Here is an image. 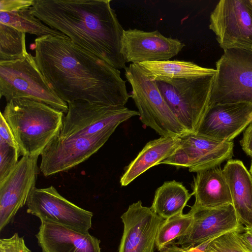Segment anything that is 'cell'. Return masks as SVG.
Here are the masks:
<instances>
[{
    "mask_svg": "<svg viewBox=\"0 0 252 252\" xmlns=\"http://www.w3.org/2000/svg\"><path fill=\"white\" fill-rule=\"evenodd\" d=\"M31 47L46 81L67 103L124 107L130 97L119 69L67 36L37 37Z\"/></svg>",
    "mask_w": 252,
    "mask_h": 252,
    "instance_id": "cell-1",
    "label": "cell"
},
{
    "mask_svg": "<svg viewBox=\"0 0 252 252\" xmlns=\"http://www.w3.org/2000/svg\"><path fill=\"white\" fill-rule=\"evenodd\" d=\"M110 0H33L31 12L117 69H125L121 54L124 30Z\"/></svg>",
    "mask_w": 252,
    "mask_h": 252,
    "instance_id": "cell-2",
    "label": "cell"
},
{
    "mask_svg": "<svg viewBox=\"0 0 252 252\" xmlns=\"http://www.w3.org/2000/svg\"><path fill=\"white\" fill-rule=\"evenodd\" d=\"M63 112L27 98L6 102L2 114L10 126L22 156L39 157L61 132Z\"/></svg>",
    "mask_w": 252,
    "mask_h": 252,
    "instance_id": "cell-3",
    "label": "cell"
},
{
    "mask_svg": "<svg viewBox=\"0 0 252 252\" xmlns=\"http://www.w3.org/2000/svg\"><path fill=\"white\" fill-rule=\"evenodd\" d=\"M6 102L27 98L46 104L66 113L68 104L53 91L30 53L22 58L0 61V97Z\"/></svg>",
    "mask_w": 252,
    "mask_h": 252,
    "instance_id": "cell-4",
    "label": "cell"
},
{
    "mask_svg": "<svg viewBox=\"0 0 252 252\" xmlns=\"http://www.w3.org/2000/svg\"><path fill=\"white\" fill-rule=\"evenodd\" d=\"M125 69L126 78L132 89L130 97L143 124L161 136L182 137L189 133L169 107L156 81L143 67L131 63Z\"/></svg>",
    "mask_w": 252,
    "mask_h": 252,
    "instance_id": "cell-5",
    "label": "cell"
},
{
    "mask_svg": "<svg viewBox=\"0 0 252 252\" xmlns=\"http://www.w3.org/2000/svg\"><path fill=\"white\" fill-rule=\"evenodd\" d=\"M217 72L189 79L155 80L169 107L189 133H196L209 107Z\"/></svg>",
    "mask_w": 252,
    "mask_h": 252,
    "instance_id": "cell-6",
    "label": "cell"
},
{
    "mask_svg": "<svg viewBox=\"0 0 252 252\" xmlns=\"http://www.w3.org/2000/svg\"><path fill=\"white\" fill-rule=\"evenodd\" d=\"M209 105L252 102V49H229L216 63Z\"/></svg>",
    "mask_w": 252,
    "mask_h": 252,
    "instance_id": "cell-7",
    "label": "cell"
},
{
    "mask_svg": "<svg viewBox=\"0 0 252 252\" xmlns=\"http://www.w3.org/2000/svg\"><path fill=\"white\" fill-rule=\"evenodd\" d=\"M209 29L223 50L252 49L251 0H221L210 17Z\"/></svg>",
    "mask_w": 252,
    "mask_h": 252,
    "instance_id": "cell-8",
    "label": "cell"
},
{
    "mask_svg": "<svg viewBox=\"0 0 252 252\" xmlns=\"http://www.w3.org/2000/svg\"><path fill=\"white\" fill-rule=\"evenodd\" d=\"M117 127H111L90 136L65 138L57 136L41 155L40 171L48 177L84 162L102 147Z\"/></svg>",
    "mask_w": 252,
    "mask_h": 252,
    "instance_id": "cell-9",
    "label": "cell"
},
{
    "mask_svg": "<svg viewBox=\"0 0 252 252\" xmlns=\"http://www.w3.org/2000/svg\"><path fill=\"white\" fill-rule=\"evenodd\" d=\"M68 110L64 117L59 135L65 138L90 136L122 123L135 116L137 111L127 107H115L83 101L67 103Z\"/></svg>",
    "mask_w": 252,
    "mask_h": 252,
    "instance_id": "cell-10",
    "label": "cell"
},
{
    "mask_svg": "<svg viewBox=\"0 0 252 252\" xmlns=\"http://www.w3.org/2000/svg\"><path fill=\"white\" fill-rule=\"evenodd\" d=\"M27 212L47 221L84 233L92 227V212L85 210L62 196L53 186L34 188L27 201Z\"/></svg>",
    "mask_w": 252,
    "mask_h": 252,
    "instance_id": "cell-11",
    "label": "cell"
},
{
    "mask_svg": "<svg viewBox=\"0 0 252 252\" xmlns=\"http://www.w3.org/2000/svg\"><path fill=\"white\" fill-rule=\"evenodd\" d=\"M180 138L174 153L160 164L188 168L189 172L197 173L219 166L233 156V141L220 142L197 133H189Z\"/></svg>",
    "mask_w": 252,
    "mask_h": 252,
    "instance_id": "cell-12",
    "label": "cell"
},
{
    "mask_svg": "<svg viewBox=\"0 0 252 252\" xmlns=\"http://www.w3.org/2000/svg\"><path fill=\"white\" fill-rule=\"evenodd\" d=\"M38 157L22 156L7 177L0 183V231L26 203L35 188Z\"/></svg>",
    "mask_w": 252,
    "mask_h": 252,
    "instance_id": "cell-13",
    "label": "cell"
},
{
    "mask_svg": "<svg viewBox=\"0 0 252 252\" xmlns=\"http://www.w3.org/2000/svg\"><path fill=\"white\" fill-rule=\"evenodd\" d=\"M252 123V102L217 103L209 105L196 133L230 142Z\"/></svg>",
    "mask_w": 252,
    "mask_h": 252,
    "instance_id": "cell-14",
    "label": "cell"
},
{
    "mask_svg": "<svg viewBox=\"0 0 252 252\" xmlns=\"http://www.w3.org/2000/svg\"><path fill=\"white\" fill-rule=\"evenodd\" d=\"M185 46L179 40L165 37L158 30L129 29L124 31L121 54L126 63L133 64L167 61L177 56Z\"/></svg>",
    "mask_w": 252,
    "mask_h": 252,
    "instance_id": "cell-15",
    "label": "cell"
},
{
    "mask_svg": "<svg viewBox=\"0 0 252 252\" xmlns=\"http://www.w3.org/2000/svg\"><path fill=\"white\" fill-rule=\"evenodd\" d=\"M124 230L118 252H154L158 228L164 219L140 200L121 216Z\"/></svg>",
    "mask_w": 252,
    "mask_h": 252,
    "instance_id": "cell-16",
    "label": "cell"
},
{
    "mask_svg": "<svg viewBox=\"0 0 252 252\" xmlns=\"http://www.w3.org/2000/svg\"><path fill=\"white\" fill-rule=\"evenodd\" d=\"M193 221L189 231L175 244L196 246L230 231L243 227L232 204L214 208H193Z\"/></svg>",
    "mask_w": 252,
    "mask_h": 252,
    "instance_id": "cell-17",
    "label": "cell"
},
{
    "mask_svg": "<svg viewBox=\"0 0 252 252\" xmlns=\"http://www.w3.org/2000/svg\"><path fill=\"white\" fill-rule=\"evenodd\" d=\"M36 237L42 252H101L100 241L89 232L50 221H41Z\"/></svg>",
    "mask_w": 252,
    "mask_h": 252,
    "instance_id": "cell-18",
    "label": "cell"
},
{
    "mask_svg": "<svg viewBox=\"0 0 252 252\" xmlns=\"http://www.w3.org/2000/svg\"><path fill=\"white\" fill-rule=\"evenodd\" d=\"M240 222L252 227V177L240 160H228L222 169Z\"/></svg>",
    "mask_w": 252,
    "mask_h": 252,
    "instance_id": "cell-19",
    "label": "cell"
},
{
    "mask_svg": "<svg viewBox=\"0 0 252 252\" xmlns=\"http://www.w3.org/2000/svg\"><path fill=\"white\" fill-rule=\"evenodd\" d=\"M193 208H214L232 204L229 186L219 166L196 173L192 184Z\"/></svg>",
    "mask_w": 252,
    "mask_h": 252,
    "instance_id": "cell-20",
    "label": "cell"
},
{
    "mask_svg": "<svg viewBox=\"0 0 252 252\" xmlns=\"http://www.w3.org/2000/svg\"><path fill=\"white\" fill-rule=\"evenodd\" d=\"M180 142V137L174 136H161L150 141L126 167L120 181L121 186H127L149 169L172 156Z\"/></svg>",
    "mask_w": 252,
    "mask_h": 252,
    "instance_id": "cell-21",
    "label": "cell"
},
{
    "mask_svg": "<svg viewBox=\"0 0 252 252\" xmlns=\"http://www.w3.org/2000/svg\"><path fill=\"white\" fill-rule=\"evenodd\" d=\"M33 0H0V23L12 27L37 37L47 35L66 37L53 29L32 14L31 7Z\"/></svg>",
    "mask_w": 252,
    "mask_h": 252,
    "instance_id": "cell-22",
    "label": "cell"
},
{
    "mask_svg": "<svg viewBox=\"0 0 252 252\" xmlns=\"http://www.w3.org/2000/svg\"><path fill=\"white\" fill-rule=\"evenodd\" d=\"M192 195L182 183L167 181L156 190L151 207L158 216L166 219L183 213Z\"/></svg>",
    "mask_w": 252,
    "mask_h": 252,
    "instance_id": "cell-23",
    "label": "cell"
},
{
    "mask_svg": "<svg viewBox=\"0 0 252 252\" xmlns=\"http://www.w3.org/2000/svg\"><path fill=\"white\" fill-rule=\"evenodd\" d=\"M155 81L158 78L189 79L217 72L213 68L204 67L185 61L167 60L145 62L138 64Z\"/></svg>",
    "mask_w": 252,
    "mask_h": 252,
    "instance_id": "cell-24",
    "label": "cell"
},
{
    "mask_svg": "<svg viewBox=\"0 0 252 252\" xmlns=\"http://www.w3.org/2000/svg\"><path fill=\"white\" fill-rule=\"evenodd\" d=\"M193 221L191 213H183L164 219L158 231L156 248L159 252L175 242L190 230Z\"/></svg>",
    "mask_w": 252,
    "mask_h": 252,
    "instance_id": "cell-25",
    "label": "cell"
},
{
    "mask_svg": "<svg viewBox=\"0 0 252 252\" xmlns=\"http://www.w3.org/2000/svg\"><path fill=\"white\" fill-rule=\"evenodd\" d=\"M25 34V32L0 23V61L17 59L28 53Z\"/></svg>",
    "mask_w": 252,
    "mask_h": 252,
    "instance_id": "cell-26",
    "label": "cell"
},
{
    "mask_svg": "<svg viewBox=\"0 0 252 252\" xmlns=\"http://www.w3.org/2000/svg\"><path fill=\"white\" fill-rule=\"evenodd\" d=\"M244 228L230 231L211 240L203 252H252L240 236Z\"/></svg>",
    "mask_w": 252,
    "mask_h": 252,
    "instance_id": "cell-27",
    "label": "cell"
},
{
    "mask_svg": "<svg viewBox=\"0 0 252 252\" xmlns=\"http://www.w3.org/2000/svg\"><path fill=\"white\" fill-rule=\"evenodd\" d=\"M20 155V151L17 149L5 143H0V183L15 167Z\"/></svg>",
    "mask_w": 252,
    "mask_h": 252,
    "instance_id": "cell-28",
    "label": "cell"
},
{
    "mask_svg": "<svg viewBox=\"0 0 252 252\" xmlns=\"http://www.w3.org/2000/svg\"><path fill=\"white\" fill-rule=\"evenodd\" d=\"M0 252H31L26 245L23 237L15 233L8 238L0 239Z\"/></svg>",
    "mask_w": 252,
    "mask_h": 252,
    "instance_id": "cell-29",
    "label": "cell"
},
{
    "mask_svg": "<svg viewBox=\"0 0 252 252\" xmlns=\"http://www.w3.org/2000/svg\"><path fill=\"white\" fill-rule=\"evenodd\" d=\"M5 143L14 147L20 152L12 130L3 117L2 112L0 116V143Z\"/></svg>",
    "mask_w": 252,
    "mask_h": 252,
    "instance_id": "cell-30",
    "label": "cell"
},
{
    "mask_svg": "<svg viewBox=\"0 0 252 252\" xmlns=\"http://www.w3.org/2000/svg\"><path fill=\"white\" fill-rule=\"evenodd\" d=\"M159 252H203V246L202 244L196 246H179L174 243L163 248Z\"/></svg>",
    "mask_w": 252,
    "mask_h": 252,
    "instance_id": "cell-31",
    "label": "cell"
},
{
    "mask_svg": "<svg viewBox=\"0 0 252 252\" xmlns=\"http://www.w3.org/2000/svg\"><path fill=\"white\" fill-rule=\"evenodd\" d=\"M240 143L246 154L252 157V123L245 130Z\"/></svg>",
    "mask_w": 252,
    "mask_h": 252,
    "instance_id": "cell-32",
    "label": "cell"
},
{
    "mask_svg": "<svg viewBox=\"0 0 252 252\" xmlns=\"http://www.w3.org/2000/svg\"><path fill=\"white\" fill-rule=\"evenodd\" d=\"M244 244L252 252V227H245L240 234Z\"/></svg>",
    "mask_w": 252,
    "mask_h": 252,
    "instance_id": "cell-33",
    "label": "cell"
},
{
    "mask_svg": "<svg viewBox=\"0 0 252 252\" xmlns=\"http://www.w3.org/2000/svg\"><path fill=\"white\" fill-rule=\"evenodd\" d=\"M249 172L252 177V161H251V166H250V170H249Z\"/></svg>",
    "mask_w": 252,
    "mask_h": 252,
    "instance_id": "cell-34",
    "label": "cell"
},
{
    "mask_svg": "<svg viewBox=\"0 0 252 252\" xmlns=\"http://www.w3.org/2000/svg\"><path fill=\"white\" fill-rule=\"evenodd\" d=\"M251 0L252 3V0Z\"/></svg>",
    "mask_w": 252,
    "mask_h": 252,
    "instance_id": "cell-35",
    "label": "cell"
}]
</instances>
